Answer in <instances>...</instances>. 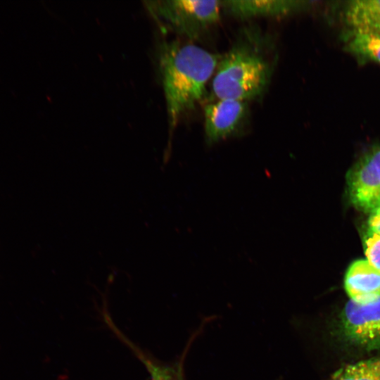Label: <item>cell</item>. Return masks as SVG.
I'll return each mask as SVG.
<instances>
[{
  "mask_svg": "<svg viewBox=\"0 0 380 380\" xmlns=\"http://www.w3.org/2000/svg\"><path fill=\"white\" fill-rule=\"evenodd\" d=\"M278 61L272 36L255 25L242 27L219 60L212 80L214 99L249 102L262 98Z\"/></svg>",
  "mask_w": 380,
  "mask_h": 380,
  "instance_id": "6da1fadb",
  "label": "cell"
},
{
  "mask_svg": "<svg viewBox=\"0 0 380 380\" xmlns=\"http://www.w3.org/2000/svg\"><path fill=\"white\" fill-rule=\"evenodd\" d=\"M220 58V55L189 42L171 41L161 45L159 68L171 132L203 99Z\"/></svg>",
  "mask_w": 380,
  "mask_h": 380,
  "instance_id": "7a4b0ae2",
  "label": "cell"
},
{
  "mask_svg": "<svg viewBox=\"0 0 380 380\" xmlns=\"http://www.w3.org/2000/svg\"><path fill=\"white\" fill-rule=\"evenodd\" d=\"M157 15L190 39L200 38L220 20L222 1L167 0L153 2Z\"/></svg>",
  "mask_w": 380,
  "mask_h": 380,
  "instance_id": "3957f363",
  "label": "cell"
},
{
  "mask_svg": "<svg viewBox=\"0 0 380 380\" xmlns=\"http://www.w3.org/2000/svg\"><path fill=\"white\" fill-rule=\"evenodd\" d=\"M348 195L352 205L370 213L380 208V145L365 151L346 176Z\"/></svg>",
  "mask_w": 380,
  "mask_h": 380,
  "instance_id": "277c9868",
  "label": "cell"
},
{
  "mask_svg": "<svg viewBox=\"0 0 380 380\" xmlns=\"http://www.w3.org/2000/svg\"><path fill=\"white\" fill-rule=\"evenodd\" d=\"M340 317L348 342L369 351L380 349V298L366 304L349 300Z\"/></svg>",
  "mask_w": 380,
  "mask_h": 380,
  "instance_id": "5b68a950",
  "label": "cell"
},
{
  "mask_svg": "<svg viewBox=\"0 0 380 380\" xmlns=\"http://www.w3.org/2000/svg\"><path fill=\"white\" fill-rule=\"evenodd\" d=\"M248 102L223 99H213L205 105L204 135L208 146L239 135L248 122Z\"/></svg>",
  "mask_w": 380,
  "mask_h": 380,
  "instance_id": "8992f818",
  "label": "cell"
},
{
  "mask_svg": "<svg viewBox=\"0 0 380 380\" xmlns=\"http://www.w3.org/2000/svg\"><path fill=\"white\" fill-rule=\"evenodd\" d=\"M312 3L299 0L222 1L223 11L241 20L286 17L307 10Z\"/></svg>",
  "mask_w": 380,
  "mask_h": 380,
  "instance_id": "52a82bcc",
  "label": "cell"
},
{
  "mask_svg": "<svg viewBox=\"0 0 380 380\" xmlns=\"http://www.w3.org/2000/svg\"><path fill=\"white\" fill-rule=\"evenodd\" d=\"M344 288L350 300L366 304L380 298V272L366 259L353 262L348 267Z\"/></svg>",
  "mask_w": 380,
  "mask_h": 380,
  "instance_id": "ba28073f",
  "label": "cell"
},
{
  "mask_svg": "<svg viewBox=\"0 0 380 380\" xmlns=\"http://www.w3.org/2000/svg\"><path fill=\"white\" fill-rule=\"evenodd\" d=\"M115 334L144 365L151 380H185L184 372V359L196 334H194L191 337L184 353L178 360L170 363L161 362L148 353L143 350L129 340L119 329L115 331Z\"/></svg>",
  "mask_w": 380,
  "mask_h": 380,
  "instance_id": "9c48e42d",
  "label": "cell"
},
{
  "mask_svg": "<svg viewBox=\"0 0 380 380\" xmlns=\"http://www.w3.org/2000/svg\"><path fill=\"white\" fill-rule=\"evenodd\" d=\"M342 17L347 30L380 37V0L347 1Z\"/></svg>",
  "mask_w": 380,
  "mask_h": 380,
  "instance_id": "30bf717a",
  "label": "cell"
},
{
  "mask_svg": "<svg viewBox=\"0 0 380 380\" xmlns=\"http://www.w3.org/2000/svg\"><path fill=\"white\" fill-rule=\"evenodd\" d=\"M344 42L346 51L351 54L380 64V37L346 30Z\"/></svg>",
  "mask_w": 380,
  "mask_h": 380,
  "instance_id": "8fae6325",
  "label": "cell"
},
{
  "mask_svg": "<svg viewBox=\"0 0 380 380\" xmlns=\"http://www.w3.org/2000/svg\"><path fill=\"white\" fill-rule=\"evenodd\" d=\"M328 380H380V357L347 365Z\"/></svg>",
  "mask_w": 380,
  "mask_h": 380,
  "instance_id": "7c38bea8",
  "label": "cell"
},
{
  "mask_svg": "<svg viewBox=\"0 0 380 380\" xmlns=\"http://www.w3.org/2000/svg\"><path fill=\"white\" fill-rule=\"evenodd\" d=\"M364 247L365 259L380 272V236L367 234Z\"/></svg>",
  "mask_w": 380,
  "mask_h": 380,
  "instance_id": "4fadbf2b",
  "label": "cell"
},
{
  "mask_svg": "<svg viewBox=\"0 0 380 380\" xmlns=\"http://www.w3.org/2000/svg\"><path fill=\"white\" fill-rule=\"evenodd\" d=\"M369 214L367 234L380 236V208L374 210Z\"/></svg>",
  "mask_w": 380,
  "mask_h": 380,
  "instance_id": "5bb4252c",
  "label": "cell"
}]
</instances>
